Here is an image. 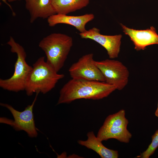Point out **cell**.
<instances>
[{
  "label": "cell",
  "mask_w": 158,
  "mask_h": 158,
  "mask_svg": "<svg viewBox=\"0 0 158 158\" xmlns=\"http://www.w3.org/2000/svg\"><path fill=\"white\" fill-rule=\"evenodd\" d=\"M158 147V129L152 136V142L147 149L137 157L149 158L154 152Z\"/></svg>",
  "instance_id": "obj_15"
},
{
  "label": "cell",
  "mask_w": 158,
  "mask_h": 158,
  "mask_svg": "<svg viewBox=\"0 0 158 158\" xmlns=\"http://www.w3.org/2000/svg\"><path fill=\"white\" fill-rule=\"evenodd\" d=\"M9 2H12L17 1H20V0H7Z\"/></svg>",
  "instance_id": "obj_18"
},
{
  "label": "cell",
  "mask_w": 158,
  "mask_h": 158,
  "mask_svg": "<svg viewBox=\"0 0 158 158\" xmlns=\"http://www.w3.org/2000/svg\"><path fill=\"white\" fill-rule=\"evenodd\" d=\"M116 90L105 82L72 79L61 89L57 105L68 104L78 99L99 100Z\"/></svg>",
  "instance_id": "obj_1"
},
{
  "label": "cell",
  "mask_w": 158,
  "mask_h": 158,
  "mask_svg": "<svg viewBox=\"0 0 158 158\" xmlns=\"http://www.w3.org/2000/svg\"><path fill=\"white\" fill-rule=\"evenodd\" d=\"M155 116L158 118V102L157 109L154 113Z\"/></svg>",
  "instance_id": "obj_17"
},
{
  "label": "cell",
  "mask_w": 158,
  "mask_h": 158,
  "mask_svg": "<svg viewBox=\"0 0 158 158\" xmlns=\"http://www.w3.org/2000/svg\"><path fill=\"white\" fill-rule=\"evenodd\" d=\"M7 44L11 47V51L16 53L17 59L12 75L7 79H0V87L7 91L18 92L25 90L26 82L32 67L26 62V54L22 46L16 42L11 36Z\"/></svg>",
  "instance_id": "obj_4"
},
{
  "label": "cell",
  "mask_w": 158,
  "mask_h": 158,
  "mask_svg": "<svg viewBox=\"0 0 158 158\" xmlns=\"http://www.w3.org/2000/svg\"><path fill=\"white\" fill-rule=\"evenodd\" d=\"M73 45L71 37L59 33L49 34L39 44L46 55V61L58 73L63 66Z\"/></svg>",
  "instance_id": "obj_3"
},
{
  "label": "cell",
  "mask_w": 158,
  "mask_h": 158,
  "mask_svg": "<svg viewBox=\"0 0 158 158\" xmlns=\"http://www.w3.org/2000/svg\"><path fill=\"white\" fill-rule=\"evenodd\" d=\"M2 0L9 7V8H10V9L11 10V11L12 12L13 16H15L16 15V13L14 11L11 6L9 4H8V3L7 2V0Z\"/></svg>",
  "instance_id": "obj_16"
},
{
  "label": "cell",
  "mask_w": 158,
  "mask_h": 158,
  "mask_svg": "<svg viewBox=\"0 0 158 158\" xmlns=\"http://www.w3.org/2000/svg\"><path fill=\"white\" fill-rule=\"evenodd\" d=\"M87 139L85 140H79L78 143L96 152L102 158H117L119 154L117 151L110 149L105 147L102 141L95 136L93 131L87 134Z\"/></svg>",
  "instance_id": "obj_13"
},
{
  "label": "cell",
  "mask_w": 158,
  "mask_h": 158,
  "mask_svg": "<svg viewBox=\"0 0 158 158\" xmlns=\"http://www.w3.org/2000/svg\"><path fill=\"white\" fill-rule=\"evenodd\" d=\"M79 35L83 39H90L99 44L106 50L110 59L117 58L119 53L122 35H104L101 34L100 30L93 27Z\"/></svg>",
  "instance_id": "obj_9"
},
{
  "label": "cell",
  "mask_w": 158,
  "mask_h": 158,
  "mask_svg": "<svg viewBox=\"0 0 158 158\" xmlns=\"http://www.w3.org/2000/svg\"><path fill=\"white\" fill-rule=\"evenodd\" d=\"M93 53L83 56L70 67L68 71L72 79L105 82L101 71L95 63Z\"/></svg>",
  "instance_id": "obj_8"
},
{
  "label": "cell",
  "mask_w": 158,
  "mask_h": 158,
  "mask_svg": "<svg viewBox=\"0 0 158 158\" xmlns=\"http://www.w3.org/2000/svg\"><path fill=\"white\" fill-rule=\"evenodd\" d=\"M120 25L123 32L130 37L136 50H143L148 46L158 44V35L153 27L145 30H136L128 28L121 23Z\"/></svg>",
  "instance_id": "obj_10"
},
{
  "label": "cell",
  "mask_w": 158,
  "mask_h": 158,
  "mask_svg": "<svg viewBox=\"0 0 158 158\" xmlns=\"http://www.w3.org/2000/svg\"><path fill=\"white\" fill-rule=\"evenodd\" d=\"M128 123L125 111L121 109L106 118L97 137L102 141L115 139L122 142L129 143L132 135L127 129Z\"/></svg>",
  "instance_id": "obj_5"
},
{
  "label": "cell",
  "mask_w": 158,
  "mask_h": 158,
  "mask_svg": "<svg viewBox=\"0 0 158 158\" xmlns=\"http://www.w3.org/2000/svg\"><path fill=\"white\" fill-rule=\"evenodd\" d=\"M95 63L102 73L106 83L114 86L119 90H123L127 85L129 72L121 62L110 59L95 61Z\"/></svg>",
  "instance_id": "obj_6"
},
{
  "label": "cell",
  "mask_w": 158,
  "mask_h": 158,
  "mask_svg": "<svg viewBox=\"0 0 158 158\" xmlns=\"http://www.w3.org/2000/svg\"><path fill=\"white\" fill-rule=\"evenodd\" d=\"M26 8L30 15L32 23L39 18H48L56 14L52 4V0H25Z\"/></svg>",
  "instance_id": "obj_12"
},
{
  "label": "cell",
  "mask_w": 158,
  "mask_h": 158,
  "mask_svg": "<svg viewBox=\"0 0 158 158\" xmlns=\"http://www.w3.org/2000/svg\"><path fill=\"white\" fill-rule=\"evenodd\" d=\"M94 18L95 16L93 13L78 16L56 13L49 17L47 19V21L50 27H54L59 24H66L73 26L80 33H83L87 30L85 28L86 24Z\"/></svg>",
  "instance_id": "obj_11"
},
{
  "label": "cell",
  "mask_w": 158,
  "mask_h": 158,
  "mask_svg": "<svg viewBox=\"0 0 158 158\" xmlns=\"http://www.w3.org/2000/svg\"><path fill=\"white\" fill-rule=\"evenodd\" d=\"M36 95L32 104L27 106L22 111H19L8 104L0 103V105L6 108L12 114L14 120L6 122L16 130L25 131L29 137H37L38 133L35 127L33 113V109L39 94L36 93Z\"/></svg>",
  "instance_id": "obj_7"
},
{
  "label": "cell",
  "mask_w": 158,
  "mask_h": 158,
  "mask_svg": "<svg viewBox=\"0 0 158 158\" xmlns=\"http://www.w3.org/2000/svg\"><path fill=\"white\" fill-rule=\"evenodd\" d=\"M32 66L25 86V90L28 96L34 93H47L64 77L63 74H58L45 61L44 56L38 58Z\"/></svg>",
  "instance_id": "obj_2"
},
{
  "label": "cell",
  "mask_w": 158,
  "mask_h": 158,
  "mask_svg": "<svg viewBox=\"0 0 158 158\" xmlns=\"http://www.w3.org/2000/svg\"><path fill=\"white\" fill-rule=\"evenodd\" d=\"M90 0H52V4L57 14L67 15L87 6Z\"/></svg>",
  "instance_id": "obj_14"
}]
</instances>
